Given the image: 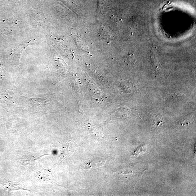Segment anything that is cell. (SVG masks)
<instances>
[{"instance_id": "2", "label": "cell", "mask_w": 196, "mask_h": 196, "mask_svg": "<svg viewBox=\"0 0 196 196\" xmlns=\"http://www.w3.org/2000/svg\"><path fill=\"white\" fill-rule=\"evenodd\" d=\"M163 123V119L161 118H158L155 119L154 121V125L155 127H157Z\"/></svg>"}, {"instance_id": "1", "label": "cell", "mask_w": 196, "mask_h": 196, "mask_svg": "<svg viewBox=\"0 0 196 196\" xmlns=\"http://www.w3.org/2000/svg\"><path fill=\"white\" fill-rule=\"evenodd\" d=\"M105 161L102 158H96L85 163L83 169H88L91 168H97L105 165Z\"/></svg>"}]
</instances>
